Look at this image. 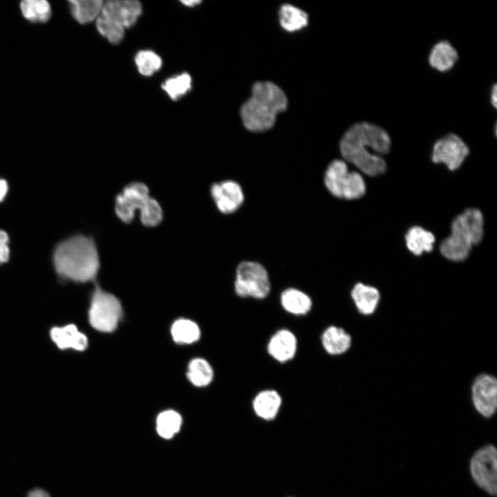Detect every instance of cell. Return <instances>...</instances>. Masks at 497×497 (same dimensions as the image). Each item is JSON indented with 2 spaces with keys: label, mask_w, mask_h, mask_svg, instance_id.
I'll return each mask as SVG.
<instances>
[{
  "label": "cell",
  "mask_w": 497,
  "mask_h": 497,
  "mask_svg": "<svg viewBox=\"0 0 497 497\" xmlns=\"http://www.w3.org/2000/svg\"><path fill=\"white\" fill-rule=\"evenodd\" d=\"M391 142L382 127L368 122L354 124L342 135L340 151L344 160L369 176L385 172L387 165L380 155L389 153Z\"/></svg>",
  "instance_id": "cell-1"
},
{
  "label": "cell",
  "mask_w": 497,
  "mask_h": 497,
  "mask_svg": "<svg viewBox=\"0 0 497 497\" xmlns=\"http://www.w3.org/2000/svg\"><path fill=\"white\" fill-rule=\"evenodd\" d=\"M287 106L288 99L282 88L271 81H257L240 108L242 124L251 132H265L273 127L277 115Z\"/></svg>",
  "instance_id": "cell-2"
},
{
  "label": "cell",
  "mask_w": 497,
  "mask_h": 497,
  "mask_svg": "<svg viewBox=\"0 0 497 497\" xmlns=\"http://www.w3.org/2000/svg\"><path fill=\"white\" fill-rule=\"evenodd\" d=\"M53 260L59 275L75 282L92 280L99 268L95 244L84 235H77L60 243L55 249Z\"/></svg>",
  "instance_id": "cell-3"
},
{
  "label": "cell",
  "mask_w": 497,
  "mask_h": 497,
  "mask_svg": "<svg viewBox=\"0 0 497 497\" xmlns=\"http://www.w3.org/2000/svg\"><path fill=\"white\" fill-rule=\"evenodd\" d=\"M483 236L481 212L474 208L466 209L454 220L451 235L441 243L440 252L449 260L463 261L469 256L472 246L481 241Z\"/></svg>",
  "instance_id": "cell-4"
},
{
  "label": "cell",
  "mask_w": 497,
  "mask_h": 497,
  "mask_svg": "<svg viewBox=\"0 0 497 497\" xmlns=\"http://www.w3.org/2000/svg\"><path fill=\"white\" fill-rule=\"evenodd\" d=\"M324 182L330 193L340 199H359L366 191L362 175L358 172L350 171L342 159H334L329 164Z\"/></svg>",
  "instance_id": "cell-5"
},
{
  "label": "cell",
  "mask_w": 497,
  "mask_h": 497,
  "mask_svg": "<svg viewBox=\"0 0 497 497\" xmlns=\"http://www.w3.org/2000/svg\"><path fill=\"white\" fill-rule=\"evenodd\" d=\"M235 294L243 298L264 299L271 291V282L265 267L255 261L240 262L235 271Z\"/></svg>",
  "instance_id": "cell-6"
},
{
  "label": "cell",
  "mask_w": 497,
  "mask_h": 497,
  "mask_svg": "<svg viewBox=\"0 0 497 497\" xmlns=\"http://www.w3.org/2000/svg\"><path fill=\"white\" fill-rule=\"evenodd\" d=\"M121 306L113 295L97 287L93 292L88 312L89 322L97 331L112 332L121 316Z\"/></svg>",
  "instance_id": "cell-7"
},
{
  "label": "cell",
  "mask_w": 497,
  "mask_h": 497,
  "mask_svg": "<svg viewBox=\"0 0 497 497\" xmlns=\"http://www.w3.org/2000/svg\"><path fill=\"white\" fill-rule=\"evenodd\" d=\"M471 476L476 483L491 495L497 492V451L494 446L478 449L470 462Z\"/></svg>",
  "instance_id": "cell-8"
},
{
  "label": "cell",
  "mask_w": 497,
  "mask_h": 497,
  "mask_svg": "<svg viewBox=\"0 0 497 497\" xmlns=\"http://www.w3.org/2000/svg\"><path fill=\"white\" fill-rule=\"evenodd\" d=\"M469 153V147L464 141L457 135L449 133L436 142L431 159L434 163H443L449 170H454L462 165Z\"/></svg>",
  "instance_id": "cell-9"
},
{
  "label": "cell",
  "mask_w": 497,
  "mask_h": 497,
  "mask_svg": "<svg viewBox=\"0 0 497 497\" xmlns=\"http://www.w3.org/2000/svg\"><path fill=\"white\" fill-rule=\"evenodd\" d=\"M471 398L475 409L486 418L492 416L497 408V380L488 373L478 375L471 385Z\"/></svg>",
  "instance_id": "cell-10"
},
{
  "label": "cell",
  "mask_w": 497,
  "mask_h": 497,
  "mask_svg": "<svg viewBox=\"0 0 497 497\" xmlns=\"http://www.w3.org/2000/svg\"><path fill=\"white\" fill-rule=\"evenodd\" d=\"M150 197L149 190L144 183L132 182L128 184L116 197L117 215L121 221L130 222L135 212L141 209Z\"/></svg>",
  "instance_id": "cell-11"
},
{
  "label": "cell",
  "mask_w": 497,
  "mask_h": 497,
  "mask_svg": "<svg viewBox=\"0 0 497 497\" xmlns=\"http://www.w3.org/2000/svg\"><path fill=\"white\" fill-rule=\"evenodd\" d=\"M211 195L218 210L224 214L235 212L244 200L242 186L233 180L213 184L211 187Z\"/></svg>",
  "instance_id": "cell-12"
},
{
  "label": "cell",
  "mask_w": 497,
  "mask_h": 497,
  "mask_svg": "<svg viewBox=\"0 0 497 497\" xmlns=\"http://www.w3.org/2000/svg\"><path fill=\"white\" fill-rule=\"evenodd\" d=\"M142 12V4L138 1L110 0L104 2L101 14L125 29L132 27L137 22Z\"/></svg>",
  "instance_id": "cell-13"
},
{
  "label": "cell",
  "mask_w": 497,
  "mask_h": 497,
  "mask_svg": "<svg viewBox=\"0 0 497 497\" xmlns=\"http://www.w3.org/2000/svg\"><path fill=\"white\" fill-rule=\"evenodd\" d=\"M266 349L269 355L276 361L280 363L286 362L292 360L296 354V336L288 329H280L269 339Z\"/></svg>",
  "instance_id": "cell-14"
},
{
  "label": "cell",
  "mask_w": 497,
  "mask_h": 497,
  "mask_svg": "<svg viewBox=\"0 0 497 497\" xmlns=\"http://www.w3.org/2000/svg\"><path fill=\"white\" fill-rule=\"evenodd\" d=\"M50 338L61 349L84 351L88 346L86 336L73 324L52 328L50 330Z\"/></svg>",
  "instance_id": "cell-15"
},
{
  "label": "cell",
  "mask_w": 497,
  "mask_h": 497,
  "mask_svg": "<svg viewBox=\"0 0 497 497\" xmlns=\"http://www.w3.org/2000/svg\"><path fill=\"white\" fill-rule=\"evenodd\" d=\"M351 296L358 312L365 315L376 311L380 300V292L376 287L361 282L354 285Z\"/></svg>",
  "instance_id": "cell-16"
},
{
  "label": "cell",
  "mask_w": 497,
  "mask_h": 497,
  "mask_svg": "<svg viewBox=\"0 0 497 497\" xmlns=\"http://www.w3.org/2000/svg\"><path fill=\"white\" fill-rule=\"evenodd\" d=\"M282 397L273 389L260 391L254 398L252 405L255 413L266 420H273L282 405Z\"/></svg>",
  "instance_id": "cell-17"
},
{
  "label": "cell",
  "mask_w": 497,
  "mask_h": 497,
  "mask_svg": "<svg viewBox=\"0 0 497 497\" xmlns=\"http://www.w3.org/2000/svg\"><path fill=\"white\" fill-rule=\"evenodd\" d=\"M321 343L324 351L332 355L347 352L351 345V337L339 327L329 326L321 335Z\"/></svg>",
  "instance_id": "cell-18"
},
{
  "label": "cell",
  "mask_w": 497,
  "mask_h": 497,
  "mask_svg": "<svg viewBox=\"0 0 497 497\" xmlns=\"http://www.w3.org/2000/svg\"><path fill=\"white\" fill-rule=\"evenodd\" d=\"M458 59V54L454 47L447 41L436 43L429 55L430 66L439 72L451 70Z\"/></svg>",
  "instance_id": "cell-19"
},
{
  "label": "cell",
  "mask_w": 497,
  "mask_h": 497,
  "mask_svg": "<svg viewBox=\"0 0 497 497\" xmlns=\"http://www.w3.org/2000/svg\"><path fill=\"white\" fill-rule=\"evenodd\" d=\"M280 304L287 313L304 315L311 309L313 302L309 295L296 288H287L280 295Z\"/></svg>",
  "instance_id": "cell-20"
},
{
  "label": "cell",
  "mask_w": 497,
  "mask_h": 497,
  "mask_svg": "<svg viewBox=\"0 0 497 497\" xmlns=\"http://www.w3.org/2000/svg\"><path fill=\"white\" fill-rule=\"evenodd\" d=\"M278 17L281 27L289 32L299 31L309 23L307 13L290 4H284L280 7Z\"/></svg>",
  "instance_id": "cell-21"
},
{
  "label": "cell",
  "mask_w": 497,
  "mask_h": 497,
  "mask_svg": "<svg viewBox=\"0 0 497 497\" xmlns=\"http://www.w3.org/2000/svg\"><path fill=\"white\" fill-rule=\"evenodd\" d=\"M104 1L101 0H71L69 7L73 18L79 23L92 22L100 14Z\"/></svg>",
  "instance_id": "cell-22"
},
{
  "label": "cell",
  "mask_w": 497,
  "mask_h": 497,
  "mask_svg": "<svg viewBox=\"0 0 497 497\" xmlns=\"http://www.w3.org/2000/svg\"><path fill=\"white\" fill-rule=\"evenodd\" d=\"M405 240L408 249L414 255H420L433 250L435 237L420 226H413L407 231Z\"/></svg>",
  "instance_id": "cell-23"
},
{
  "label": "cell",
  "mask_w": 497,
  "mask_h": 497,
  "mask_svg": "<svg viewBox=\"0 0 497 497\" xmlns=\"http://www.w3.org/2000/svg\"><path fill=\"white\" fill-rule=\"evenodd\" d=\"M23 16L34 23H44L51 16V7L45 0H25L20 4Z\"/></svg>",
  "instance_id": "cell-24"
},
{
  "label": "cell",
  "mask_w": 497,
  "mask_h": 497,
  "mask_svg": "<svg viewBox=\"0 0 497 497\" xmlns=\"http://www.w3.org/2000/svg\"><path fill=\"white\" fill-rule=\"evenodd\" d=\"M187 376L195 386L205 387L213 380V370L206 360L195 358L188 364Z\"/></svg>",
  "instance_id": "cell-25"
},
{
  "label": "cell",
  "mask_w": 497,
  "mask_h": 497,
  "mask_svg": "<svg viewBox=\"0 0 497 497\" xmlns=\"http://www.w3.org/2000/svg\"><path fill=\"white\" fill-rule=\"evenodd\" d=\"M171 334L176 342L191 344L198 340L200 330L194 322L188 319H179L173 324Z\"/></svg>",
  "instance_id": "cell-26"
},
{
  "label": "cell",
  "mask_w": 497,
  "mask_h": 497,
  "mask_svg": "<svg viewBox=\"0 0 497 497\" xmlns=\"http://www.w3.org/2000/svg\"><path fill=\"white\" fill-rule=\"evenodd\" d=\"M182 422V417L177 411H164L157 418V431L164 438H171L179 431Z\"/></svg>",
  "instance_id": "cell-27"
},
{
  "label": "cell",
  "mask_w": 497,
  "mask_h": 497,
  "mask_svg": "<svg viewBox=\"0 0 497 497\" xmlns=\"http://www.w3.org/2000/svg\"><path fill=\"white\" fill-rule=\"evenodd\" d=\"M162 89L173 100H178L191 89V77L187 72L167 79L162 85Z\"/></svg>",
  "instance_id": "cell-28"
},
{
  "label": "cell",
  "mask_w": 497,
  "mask_h": 497,
  "mask_svg": "<svg viewBox=\"0 0 497 497\" xmlns=\"http://www.w3.org/2000/svg\"><path fill=\"white\" fill-rule=\"evenodd\" d=\"M98 32L113 44L119 43L124 36V28L112 19L101 14L95 20Z\"/></svg>",
  "instance_id": "cell-29"
},
{
  "label": "cell",
  "mask_w": 497,
  "mask_h": 497,
  "mask_svg": "<svg viewBox=\"0 0 497 497\" xmlns=\"http://www.w3.org/2000/svg\"><path fill=\"white\" fill-rule=\"evenodd\" d=\"M135 64L139 72L144 76H150L162 66L160 57L151 50H141L135 56Z\"/></svg>",
  "instance_id": "cell-30"
},
{
  "label": "cell",
  "mask_w": 497,
  "mask_h": 497,
  "mask_svg": "<svg viewBox=\"0 0 497 497\" xmlns=\"http://www.w3.org/2000/svg\"><path fill=\"white\" fill-rule=\"evenodd\" d=\"M140 220L146 226L158 225L163 217L160 204L154 198L150 197L139 210Z\"/></svg>",
  "instance_id": "cell-31"
},
{
  "label": "cell",
  "mask_w": 497,
  "mask_h": 497,
  "mask_svg": "<svg viewBox=\"0 0 497 497\" xmlns=\"http://www.w3.org/2000/svg\"><path fill=\"white\" fill-rule=\"evenodd\" d=\"M8 236L5 231L0 230V264L9 259Z\"/></svg>",
  "instance_id": "cell-32"
},
{
  "label": "cell",
  "mask_w": 497,
  "mask_h": 497,
  "mask_svg": "<svg viewBox=\"0 0 497 497\" xmlns=\"http://www.w3.org/2000/svg\"><path fill=\"white\" fill-rule=\"evenodd\" d=\"M26 497H51V496L44 489L35 487L30 490Z\"/></svg>",
  "instance_id": "cell-33"
},
{
  "label": "cell",
  "mask_w": 497,
  "mask_h": 497,
  "mask_svg": "<svg viewBox=\"0 0 497 497\" xmlns=\"http://www.w3.org/2000/svg\"><path fill=\"white\" fill-rule=\"evenodd\" d=\"M8 184L6 180L0 179V202L2 201L8 191Z\"/></svg>",
  "instance_id": "cell-34"
},
{
  "label": "cell",
  "mask_w": 497,
  "mask_h": 497,
  "mask_svg": "<svg viewBox=\"0 0 497 497\" xmlns=\"http://www.w3.org/2000/svg\"><path fill=\"white\" fill-rule=\"evenodd\" d=\"M490 100L492 106L496 108L497 105V87L496 84H494L491 90Z\"/></svg>",
  "instance_id": "cell-35"
},
{
  "label": "cell",
  "mask_w": 497,
  "mask_h": 497,
  "mask_svg": "<svg viewBox=\"0 0 497 497\" xmlns=\"http://www.w3.org/2000/svg\"><path fill=\"white\" fill-rule=\"evenodd\" d=\"M181 2L184 6H188V7H193L201 3L200 1H197V0L182 1Z\"/></svg>",
  "instance_id": "cell-36"
}]
</instances>
